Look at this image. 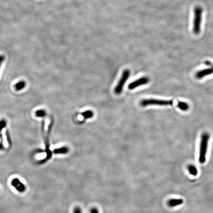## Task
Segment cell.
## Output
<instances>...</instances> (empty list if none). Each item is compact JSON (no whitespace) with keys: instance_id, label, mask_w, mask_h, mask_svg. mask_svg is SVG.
Segmentation results:
<instances>
[{"instance_id":"7402d4cb","label":"cell","mask_w":213,"mask_h":213,"mask_svg":"<svg viewBox=\"0 0 213 213\" xmlns=\"http://www.w3.org/2000/svg\"><path fill=\"white\" fill-rule=\"evenodd\" d=\"M4 149H5V148H4L3 144L0 143V150H4Z\"/></svg>"},{"instance_id":"ffe728a7","label":"cell","mask_w":213,"mask_h":213,"mask_svg":"<svg viewBox=\"0 0 213 213\" xmlns=\"http://www.w3.org/2000/svg\"><path fill=\"white\" fill-rule=\"evenodd\" d=\"M205 64L206 65H208V66H210L212 67V69H213V63H211L210 62L206 61L205 62Z\"/></svg>"},{"instance_id":"2e32d148","label":"cell","mask_w":213,"mask_h":213,"mask_svg":"<svg viewBox=\"0 0 213 213\" xmlns=\"http://www.w3.org/2000/svg\"><path fill=\"white\" fill-rule=\"evenodd\" d=\"M7 125V122L4 120H1L0 121V132L1 131L2 129H4Z\"/></svg>"},{"instance_id":"277c9868","label":"cell","mask_w":213,"mask_h":213,"mask_svg":"<svg viewBox=\"0 0 213 213\" xmlns=\"http://www.w3.org/2000/svg\"><path fill=\"white\" fill-rule=\"evenodd\" d=\"M173 104V101L172 100H163L154 99H144L141 102V105L143 107H146L149 105H172Z\"/></svg>"},{"instance_id":"7a4b0ae2","label":"cell","mask_w":213,"mask_h":213,"mask_svg":"<svg viewBox=\"0 0 213 213\" xmlns=\"http://www.w3.org/2000/svg\"><path fill=\"white\" fill-rule=\"evenodd\" d=\"M202 14V8L196 7L194 8V17L193 21V31L195 34H198L200 31V25Z\"/></svg>"},{"instance_id":"ac0fdd59","label":"cell","mask_w":213,"mask_h":213,"mask_svg":"<svg viewBox=\"0 0 213 213\" xmlns=\"http://www.w3.org/2000/svg\"><path fill=\"white\" fill-rule=\"evenodd\" d=\"M73 213H82L81 208L79 207H76L73 210Z\"/></svg>"},{"instance_id":"5bb4252c","label":"cell","mask_w":213,"mask_h":213,"mask_svg":"<svg viewBox=\"0 0 213 213\" xmlns=\"http://www.w3.org/2000/svg\"><path fill=\"white\" fill-rule=\"evenodd\" d=\"M82 115L85 119H88V118H91L93 116V112L91 111H86L83 112Z\"/></svg>"},{"instance_id":"3957f363","label":"cell","mask_w":213,"mask_h":213,"mask_svg":"<svg viewBox=\"0 0 213 213\" xmlns=\"http://www.w3.org/2000/svg\"><path fill=\"white\" fill-rule=\"evenodd\" d=\"M45 121H43L42 124H41V132L44 137V140H45V152L46 153V158L44 159L41 160L39 161V163L43 164L45 163L48 160L50 159L52 156V153L50 149V142H49V137L46 135H45Z\"/></svg>"},{"instance_id":"9a60e30c","label":"cell","mask_w":213,"mask_h":213,"mask_svg":"<svg viewBox=\"0 0 213 213\" xmlns=\"http://www.w3.org/2000/svg\"><path fill=\"white\" fill-rule=\"evenodd\" d=\"M36 116L38 117H45L46 116V112L43 110H39L36 111Z\"/></svg>"},{"instance_id":"5b68a950","label":"cell","mask_w":213,"mask_h":213,"mask_svg":"<svg viewBox=\"0 0 213 213\" xmlns=\"http://www.w3.org/2000/svg\"><path fill=\"white\" fill-rule=\"evenodd\" d=\"M130 76V71L129 70H125L123 71L121 79L118 82L117 85L115 89V92L116 94H120L122 92L125 83Z\"/></svg>"},{"instance_id":"7c38bea8","label":"cell","mask_w":213,"mask_h":213,"mask_svg":"<svg viewBox=\"0 0 213 213\" xmlns=\"http://www.w3.org/2000/svg\"><path fill=\"white\" fill-rule=\"evenodd\" d=\"M25 86H26V82L25 81H20L14 85V88L17 91H19L25 88Z\"/></svg>"},{"instance_id":"6da1fadb","label":"cell","mask_w":213,"mask_h":213,"mask_svg":"<svg viewBox=\"0 0 213 213\" xmlns=\"http://www.w3.org/2000/svg\"><path fill=\"white\" fill-rule=\"evenodd\" d=\"M209 138L210 135L208 133H204L201 136L199 156V162L200 163H204L206 161L207 149Z\"/></svg>"},{"instance_id":"e0dca14e","label":"cell","mask_w":213,"mask_h":213,"mask_svg":"<svg viewBox=\"0 0 213 213\" xmlns=\"http://www.w3.org/2000/svg\"><path fill=\"white\" fill-rule=\"evenodd\" d=\"M6 137H7V143L9 144L10 145H11L12 144V141H11V137H10V135H9V133H8V131L7 130L6 132Z\"/></svg>"},{"instance_id":"8992f818","label":"cell","mask_w":213,"mask_h":213,"mask_svg":"<svg viewBox=\"0 0 213 213\" xmlns=\"http://www.w3.org/2000/svg\"><path fill=\"white\" fill-rule=\"evenodd\" d=\"M149 81V78L147 77H142L130 83L128 85V88L130 90H132L139 86L147 84Z\"/></svg>"},{"instance_id":"d6986e66","label":"cell","mask_w":213,"mask_h":213,"mask_svg":"<svg viewBox=\"0 0 213 213\" xmlns=\"http://www.w3.org/2000/svg\"><path fill=\"white\" fill-rule=\"evenodd\" d=\"M91 213H99L98 211L96 208H93L91 209V211H90Z\"/></svg>"},{"instance_id":"44dd1931","label":"cell","mask_w":213,"mask_h":213,"mask_svg":"<svg viewBox=\"0 0 213 213\" xmlns=\"http://www.w3.org/2000/svg\"><path fill=\"white\" fill-rule=\"evenodd\" d=\"M3 60H4V57H2V56L0 55V67Z\"/></svg>"},{"instance_id":"52a82bcc","label":"cell","mask_w":213,"mask_h":213,"mask_svg":"<svg viewBox=\"0 0 213 213\" xmlns=\"http://www.w3.org/2000/svg\"><path fill=\"white\" fill-rule=\"evenodd\" d=\"M12 186L16 188V190L19 192H24L26 191V187L20 180L17 178H14L11 182Z\"/></svg>"},{"instance_id":"9c48e42d","label":"cell","mask_w":213,"mask_h":213,"mask_svg":"<svg viewBox=\"0 0 213 213\" xmlns=\"http://www.w3.org/2000/svg\"><path fill=\"white\" fill-rule=\"evenodd\" d=\"M183 201L181 199H173L168 202V205L171 207H176L181 205L183 203Z\"/></svg>"},{"instance_id":"8fae6325","label":"cell","mask_w":213,"mask_h":213,"mask_svg":"<svg viewBox=\"0 0 213 213\" xmlns=\"http://www.w3.org/2000/svg\"><path fill=\"white\" fill-rule=\"evenodd\" d=\"M177 106L180 110L183 111H187L189 109V107L187 103L186 102H181L179 101L178 103Z\"/></svg>"},{"instance_id":"ba28073f","label":"cell","mask_w":213,"mask_h":213,"mask_svg":"<svg viewBox=\"0 0 213 213\" xmlns=\"http://www.w3.org/2000/svg\"><path fill=\"white\" fill-rule=\"evenodd\" d=\"M213 73V69H206L201 70L196 73V77L198 79L203 78L205 76L211 75Z\"/></svg>"},{"instance_id":"30bf717a","label":"cell","mask_w":213,"mask_h":213,"mask_svg":"<svg viewBox=\"0 0 213 213\" xmlns=\"http://www.w3.org/2000/svg\"><path fill=\"white\" fill-rule=\"evenodd\" d=\"M69 149L66 147L56 149L53 150V153L55 154H65L68 153Z\"/></svg>"},{"instance_id":"4fadbf2b","label":"cell","mask_w":213,"mask_h":213,"mask_svg":"<svg viewBox=\"0 0 213 213\" xmlns=\"http://www.w3.org/2000/svg\"><path fill=\"white\" fill-rule=\"evenodd\" d=\"M188 170L189 173L191 175H192L195 176H196L197 175V170L196 168L194 166L192 165L188 166Z\"/></svg>"}]
</instances>
